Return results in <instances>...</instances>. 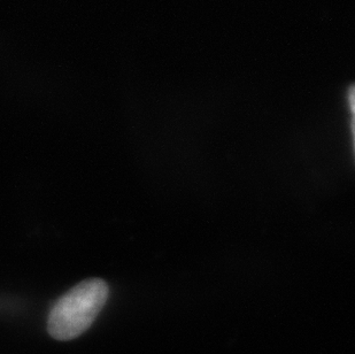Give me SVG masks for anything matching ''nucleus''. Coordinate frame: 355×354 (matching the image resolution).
I'll use <instances>...</instances> for the list:
<instances>
[{
	"mask_svg": "<svg viewBox=\"0 0 355 354\" xmlns=\"http://www.w3.org/2000/svg\"><path fill=\"white\" fill-rule=\"evenodd\" d=\"M110 289L101 278H89L66 292L51 310L47 330L58 341H71L83 334L103 310Z\"/></svg>",
	"mask_w": 355,
	"mask_h": 354,
	"instance_id": "1",
	"label": "nucleus"
},
{
	"mask_svg": "<svg viewBox=\"0 0 355 354\" xmlns=\"http://www.w3.org/2000/svg\"><path fill=\"white\" fill-rule=\"evenodd\" d=\"M351 127H352V134L353 138H354V147H355V117L352 119V124H351Z\"/></svg>",
	"mask_w": 355,
	"mask_h": 354,
	"instance_id": "3",
	"label": "nucleus"
},
{
	"mask_svg": "<svg viewBox=\"0 0 355 354\" xmlns=\"http://www.w3.org/2000/svg\"><path fill=\"white\" fill-rule=\"evenodd\" d=\"M349 108H351V112H352L353 114V117H355V85H353L352 87H349Z\"/></svg>",
	"mask_w": 355,
	"mask_h": 354,
	"instance_id": "2",
	"label": "nucleus"
}]
</instances>
